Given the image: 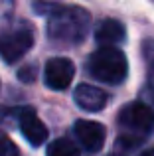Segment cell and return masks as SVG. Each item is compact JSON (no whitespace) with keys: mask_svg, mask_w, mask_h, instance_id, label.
<instances>
[{"mask_svg":"<svg viewBox=\"0 0 154 156\" xmlns=\"http://www.w3.org/2000/svg\"><path fill=\"white\" fill-rule=\"evenodd\" d=\"M75 130V136L77 140L83 144L85 150L89 152H97V150L103 148V142H105V126L97 121H85V119H79L73 126Z\"/></svg>","mask_w":154,"mask_h":156,"instance_id":"cell-6","label":"cell"},{"mask_svg":"<svg viewBox=\"0 0 154 156\" xmlns=\"http://www.w3.org/2000/svg\"><path fill=\"white\" fill-rule=\"evenodd\" d=\"M18 122H20V130H22L24 138H26L32 146H40L47 140L46 125L40 121V117L36 115V111L32 109V107H26V109L20 111Z\"/></svg>","mask_w":154,"mask_h":156,"instance_id":"cell-7","label":"cell"},{"mask_svg":"<svg viewBox=\"0 0 154 156\" xmlns=\"http://www.w3.org/2000/svg\"><path fill=\"white\" fill-rule=\"evenodd\" d=\"M124 26L119 20H101L95 28V40L97 44H101L103 48H115V44H121L124 40Z\"/></svg>","mask_w":154,"mask_h":156,"instance_id":"cell-9","label":"cell"},{"mask_svg":"<svg viewBox=\"0 0 154 156\" xmlns=\"http://www.w3.org/2000/svg\"><path fill=\"white\" fill-rule=\"evenodd\" d=\"M87 71L95 79L103 81V83L117 85L127 79L128 63L121 50H117V48H101V50L93 51L89 55Z\"/></svg>","mask_w":154,"mask_h":156,"instance_id":"cell-2","label":"cell"},{"mask_svg":"<svg viewBox=\"0 0 154 156\" xmlns=\"http://www.w3.org/2000/svg\"><path fill=\"white\" fill-rule=\"evenodd\" d=\"M34 46V30L28 24H16L0 34V57L6 63H16Z\"/></svg>","mask_w":154,"mask_h":156,"instance_id":"cell-4","label":"cell"},{"mask_svg":"<svg viewBox=\"0 0 154 156\" xmlns=\"http://www.w3.org/2000/svg\"><path fill=\"white\" fill-rule=\"evenodd\" d=\"M0 156H20V150L4 133H0Z\"/></svg>","mask_w":154,"mask_h":156,"instance_id":"cell-11","label":"cell"},{"mask_svg":"<svg viewBox=\"0 0 154 156\" xmlns=\"http://www.w3.org/2000/svg\"><path fill=\"white\" fill-rule=\"evenodd\" d=\"M140 156H154V148H148V150H144Z\"/></svg>","mask_w":154,"mask_h":156,"instance_id":"cell-13","label":"cell"},{"mask_svg":"<svg viewBox=\"0 0 154 156\" xmlns=\"http://www.w3.org/2000/svg\"><path fill=\"white\" fill-rule=\"evenodd\" d=\"M119 125L127 134H123L117 140V144H124L128 148L138 146L144 134H148L154 129V111L144 103H131L121 111Z\"/></svg>","mask_w":154,"mask_h":156,"instance_id":"cell-3","label":"cell"},{"mask_svg":"<svg viewBox=\"0 0 154 156\" xmlns=\"http://www.w3.org/2000/svg\"><path fill=\"white\" fill-rule=\"evenodd\" d=\"M34 77H36V69L34 67H28V69H22V71H20V79L26 81V83L34 81Z\"/></svg>","mask_w":154,"mask_h":156,"instance_id":"cell-12","label":"cell"},{"mask_svg":"<svg viewBox=\"0 0 154 156\" xmlns=\"http://www.w3.org/2000/svg\"><path fill=\"white\" fill-rule=\"evenodd\" d=\"M75 103L85 111H101L105 105H107V93L103 89L95 87V85H87V83H81L75 87Z\"/></svg>","mask_w":154,"mask_h":156,"instance_id":"cell-8","label":"cell"},{"mask_svg":"<svg viewBox=\"0 0 154 156\" xmlns=\"http://www.w3.org/2000/svg\"><path fill=\"white\" fill-rule=\"evenodd\" d=\"M73 75H75L73 61L67 59V57H51L46 63V69H44L46 85L50 89H54V91L67 89L71 79H73Z\"/></svg>","mask_w":154,"mask_h":156,"instance_id":"cell-5","label":"cell"},{"mask_svg":"<svg viewBox=\"0 0 154 156\" xmlns=\"http://www.w3.org/2000/svg\"><path fill=\"white\" fill-rule=\"evenodd\" d=\"M91 16L81 6H55L47 16V38L51 42L73 46L87 36Z\"/></svg>","mask_w":154,"mask_h":156,"instance_id":"cell-1","label":"cell"},{"mask_svg":"<svg viewBox=\"0 0 154 156\" xmlns=\"http://www.w3.org/2000/svg\"><path fill=\"white\" fill-rule=\"evenodd\" d=\"M47 156H79V148L69 138H58L47 146Z\"/></svg>","mask_w":154,"mask_h":156,"instance_id":"cell-10","label":"cell"}]
</instances>
